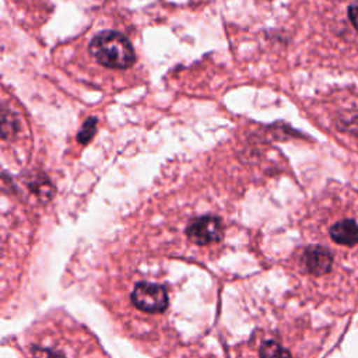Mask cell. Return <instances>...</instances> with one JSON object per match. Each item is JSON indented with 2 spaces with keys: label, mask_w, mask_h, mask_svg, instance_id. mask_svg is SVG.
<instances>
[{
  "label": "cell",
  "mask_w": 358,
  "mask_h": 358,
  "mask_svg": "<svg viewBox=\"0 0 358 358\" xmlns=\"http://www.w3.org/2000/svg\"><path fill=\"white\" fill-rule=\"evenodd\" d=\"M330 133L347 150L358 155V88L334 94L327 113Z\"/></svg>",
  "instance_id": "cell-1"
},
{
  "label": "cell",
  "mask_w": 358,
  "mask_h": 358,
  "mask_svg": "<svg viewBox=\"0 0 358 358\" xmlns=\"http://www.w3.org/2000/svg\"><path fill=\"white\" fill-rule=\"evenodd\" d=\"M333 10L330 32L338 45L345 69H358V1L338 4Z\"/></svg>",
  "instance_id": "cell-2"
},
{
  "label": "cell",
  "mask_w": 358,
  "mask_h": 358,
  "mask_svg": "<svg viewBox=\"0 0 358 358\" xmlns=\"http://www.w3.org/2000/svg\"><path fill=\"white\" fill-rule=\"evenodd\" d=\"M88 50L99 64L110 69H127L136 60L131 42L116 31H102L94 35Z\"/></svg>",
  "instance_id": "cell-3"
},
{
  "label": "cell",
  "mask_w": 358,
  "mask_h": 358,
  "mask_svg": "<svg viewBox=\"0 0 358 358\" xmlns=\"http://www.w3.org/2000/svg\"><path fill=\"white\" fill-rule=\"evenodd\" d=\"M133 305L147 313L164 312L168 306V294L164 285L157 282H137L131 291Z\"/></svg>",
  "instance_id": "cell-4"
},
{
  "label": "cell",
  "mask_w": 358,
  "mask_h": 358,
  "mask_svg": "<svg viewBox=\"0 0 358 358\" xmlns=\"http://www.w3.org/2000/svg\"><path fill=\"white\" fill-rule=\"evenodd\" d=\"M189 241L199 246L217 243L224 236V227L215 215H200L193 218L186 227Z\"/></svg>",
  "instance_id": "cell-5"
},
{
  "label": "cell",
  "mask_w": 358,
  "mask_h": 358,
  "mask_svg": "<svg viewBox=\"0 0 358 358\" xmlns=\"http://www.w3.org/2000/svg\"><path fill=\"white\" fill-rule=\"evenodd\" d=\"M259 358H294V355L282 343L266 340L259 348Z\"/></svg>",
  "instance_id": "cell-6"
},
{
  "label": "cell",
  "mask_w": 358,
  "mask_h": 358,
  "mask_svg": "<svg viewBox=\"0 0 358 358\" xmlns=\"http://www.w3.org/2000/svg\"><path fill=\"white\" fill-rule=\"evenodd\" d=\"M95 130H96V117H90V119H87L85 123L83 124L81 130L78 131V136H77L78 143L87 144V143L91 140V137L94 136Z\"/></svg>",
  "instance_id": "cell-7"
},
{
  "label": "cell",
  "mask_w": 358,
  "mask_h": 358,
  "mask_svg": "<svg viewBox=\"0 0 358 358\" xmlns=\"http://www.w3.org/2000/svg\"><path fill=\"white\" fill-rule=\"evenodd\" d=\"M36 355H39L41 358H67L59 352H55V351H49V350H38L35 352Z\"/></svg>",
  "instance_id": "cell-8"
}]
</instances>
